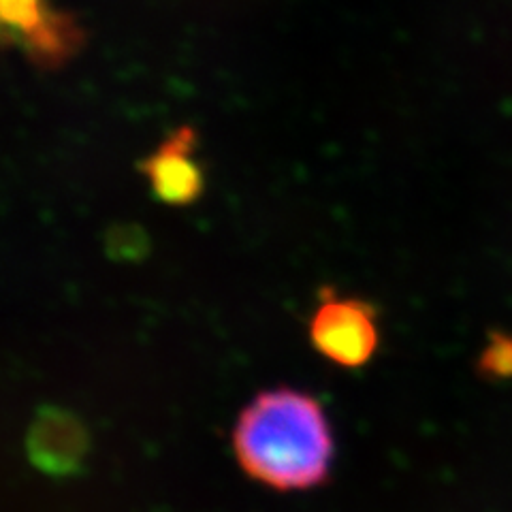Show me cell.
Segmentation results:
<instances>
[{
    "instance_id": "6da1fadb",
    "label": "cell",
    "mask_w": 512,
    "mask_h": 512,
    "mask_svg": "<svg viewBox=\"0 0 512 512\" xmlns=\"http://www.w3.org/2000/svg\"><path fill=\"white\" fill-rule=\"evenodd\" d=\"M235 459L252 480L276 491H308L329 478L333 434L316 397L291 387L254 395L231 434Z\"/></svg>"
},
{
    "instance_id": "7a4b0ae2",
    "label": "cell",
    "mask_w": 512,
    "mask_h": 512,
    "mask_svg": "<svg viewBox=\"0 0 512 512\" xmlns=\"http://www.w3.org/2000/svg\"><path fill=\"white\" fill-rule=\"evenodd\" d=\"M308 338L318 355L329 363L344 370H361L378 352V310L370 301L340 297L325 286L318 293Z\"/></svg>"
},
{
    "instance_id": "3957f363",
    "label": "cell",
    "mask_w": 512,
    "mask_h": 512,
    "mask_svg": "<svg viewBox=\"0 0 512 512\" xmlns=\"http://www.w3.org/2000/svg\"><path fill=\"white\" fill-rule=\"evenodd\" d=\"M5 39L39 69H60L84 47L86 35L69 13L58 11L47 0H0Z\"/></svg>"
},
{
    "instance_id": "277c9868",
    "label": "cell",
    "mask_w": 512,
    "mask_h": 512,
    "mask_svg": "<svg viewBox=\"0 0 512 512\" xmlns=\"http://www.w3.org/2000/svg\"><path fill=\"white\" fill-rule=\"evenodd\" d=\"M197 146L199 135L195 128L182 124L137 165L160 203L186 207L203 195L205 173L195 158Z\"/></svg>"
},
{
    "instance_id": "5b68a950",
    "label": "cell",
    "mask_w": 512,
    "mask_h": 512,
    "mask_svg": "<svg viewBox=\"0 0 512 512\" xmlns=\"http://www.w3.org/2000/svg\"><path fill=\"white\" fill-rule=\"evenodd\" d=\"M88 448V429L69 410L43 408L28 427V459L50 476H71L82 470Z\"/></svg>"
},
{
    "instance_id": "8992f818",
    "label": "cell",
    "mask_w": 512,
    "mask_h": 512,
    "mask_svg": "<svg viewBox=\"0 0 512 512\" xmlns=\"http://www.w3.org/2000/svg\"><path fill=\"white\" fill-rule=\"evenodd\" d=\"M148 248L146 233L133 224H122L107 235V254L118 261H139L148 254Z\"/></svg>"
}]
</instances>
